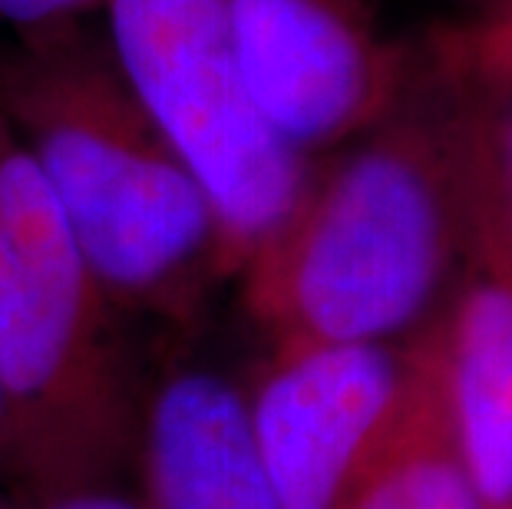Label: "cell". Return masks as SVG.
Instances as JSON below:
<instances>
[{"label": "cell", "instance_id": "8", "mask_svg": "<svg viewBox=\"0 0 512 509\" xmlns=\"http://www.w3.org/2000/svg\"><path fill=\"white\" fill-rule=\"evenodd\" d=\"M453 450L483 509H512V278L476 258L427 331Z\"/></svg>", "mask_w": 512, "mask_h": 509}, {"label": "cell", "instance_id": "5", "mask_svg": "<svg viewBox=\"0 0 512 509\" xmlns=\"http://www.w3.org/2000/svg\"><path fill=\"white\" fill-rule=\"evenodd\" d=\"M423 377V331L410 341L268 348L242 394L281 509H341L407 420Z\"/></svg>", "mask_w": 512, "mask_h": 509}, {"label": "cell", "instance_id": "6", "mask_svg": "<svg viewBox=\"0 0 512 509\" xmlns=\"http://www.w3.org/2000/svg\"><path fill=\"white\" fill-rule=\"evenodd\" d=\"M235 57L268 126L321 159L397 116L423 86L417 40L374 0H225Z\"/></svg>", "mask_w": 512, "mask_h": 509}, {"label": "cell", "instance_id": "3", "mask_svg": "<svg viewBox=\"0 0 512 509\" xmlns=\"http://www.w3.org/2000/svg\"><path fill=\"white\" fill-rule=\"evenodd\" d=\"M0 387L7 490L133 480L143 387L123 318L0 113Z\"/></svg>", "mask_w": 512, "mask_h": 509}, {"label": "cell", "instance_id": "1", "mask_svg": "<svg viewBox=\"0 0 512 509\" xmlns=\"http://www.w3.org/2000/svg\"><path fill=\"white\" fill-rule=\"evenodd\" d=\"M470 262L453 136L423 77L397 116L314 162L294 212L232 285L268 348L410 341L443 311Z\"/></svg>", "mask_w": 512, "mask_h": 509}, {"label": "cell", "instance_id": "14", "mask_svg": "<svg viewBox=\"0 0 512 509\" xmlns=\"http://www.w3.org/2000/svg\"><path fill=\"white\" fill-rule=\"evenodd\" d=\"M7 490V404L4 387H0V493Z\"/></svg>", "mask_w": 512, "mask_h": 509}, {"label": "cell", "instance_id": "13", "mask_svg": "<svg viewBox=\"0 0 512 509\" xmlns=\"http://www.w3.org/2000/svg\"><path fill=\"white\" fill-rule=\"evenodd\" d=\"M103 0H0V27L7 37H27L83 24L90 14H100Z\"/></svg>", "mask_w": 512, "mask_h": 509}, {"label": "cell", "instance_id": "7", "mask_svg": "<svg viewBox=\"0 0 512 509\" xmlns=\"http://www.w3.org/2000/svg\"><path fill=\"white\" fill-rule=\"evenodd\" d=\"M143 509H281L245 417L242 381L172 364L143 387L133 453Z\"/></svg>", "mask_w": 512, "mask_h": 509}, {"label": "cell", "instance_id": "10", "mask_svg": "<svg viewBox=\"0 0 512 509\" xmlns=\"http://www.w3.org/2000/svg\"><path fill=\"white\" fill-rule=\"evenodd\" d=\"M341 509H483L446 430L430 344L427 377L407 420L347 493Z\"/></svg>", "mask_w": 512, "mask_h": 509}, {"label": "cell", "instance_id": "4", "mask_svg": "<svg viewBox=\"0 0 512 509\" xmlns=\"http://www.w3.org/2000/svg\"><path fill=\"white\" fill-rule=\"evenodd\" d=\"M100 14L116 70L212 202L232 285L294 212L318 159L258 113L225 0H103Z\"/></svg>", "mask_w": 512, "mask_h": 509}, {"label": "cell", "instance_id": "2", "mask_svg": "<svg viewBox=\"0 0 512 509\" xmlns=\"http://www.w3.org/2000/svg\"><path fill=\"white\" fill-rule=\"evenodd\" d=\"M0 113L50 186L119 318L192 328L228 285L199 179L83 24L0 43Z\"/></svg>", "mask_w": 512, "mask_h": 509}, {"label": "cell", "instance_id": "9", "mask_svg": "<svg viewBox=\"0 0 512 509\" xmlns=\"http://www.w3.org/2000/svg\"><path fill=\"white\" fill-rule=\"evenodd\" d=\"M423 77L440 96L473 229V258L512 278V63Z\"/></svg>", "mask_w": 512, "mask_h": 509}, {"label": "cell", "instance_id": "11", "mask_svg": "<svg viewBox=\"0 0 512 509\" xmlns=\"http://www.w3.org/2000/svg\"><path fill=\"white\" fill-rule=\"evenodd\" d=\"M423 70H470L512 63V0H473L460 17L417 40Z\"/></svg>", "mask_w": 512, "mask_h": 509}, {"label": "cell", "instance_id": "12", "mask_svg": "<svg viewBox=\"0 0 512 509\" xmlns=\"http://www.w3.org/2000/svg\"><path fill=\"white\" fill-rule=\"evenodd\" d=\"M0 509H143L133 480H90L43 493H0Z\"/></svg>", "mask_w": 512, "mask_h": 509}]
</instances>
